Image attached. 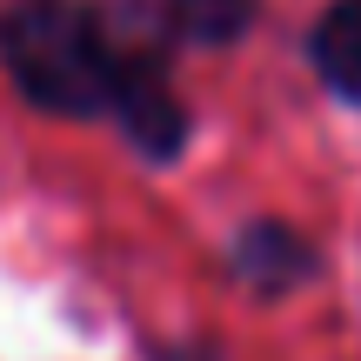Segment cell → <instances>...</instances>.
<instances>
[{
	"label": "cell",
	"mask_w": 361,
	"mask_h": 361,
	"mask_svg": "<svg viewBox=\"0 0 361 361\" xmlns=\"http://www.w3.org/2000/svg\"><path fill=\"white\" fill-rule=\"evenodd\" d=\"M247 20H255V0H161V27L174 40H194V47L241 40Z\"/></svg>",
	"instance_id": "4"
},
{
	"label": "cell",
	"mask_w": 361,
	"mask_h": 361,
	"mask_svg": "<svg viewBox=\"0 0 361 361\" xmlns=\"http://www.w3.org/2000/svg\"><path fill=\"white\" fill-rule=\"evenodd\" d=\"M314 67L341 101H361V0H335L314 27Z\"/></svg>",
	"instance_id": "3"
},
{
	"label": "cell",
	"mask_w": 361,
	"mask_h": 361,
	"mask_svg": "<svg viewBox=\"0 0 361 361\" xmlns=\"http://www.w3.org/2000/svg\"><path fill=\"white\" fill-rule=\"evenodd\" d=\"M234 274H241L247 288H261V295H281V288L308 281L314 274V247L301 241L295 228H247L241 241H234Z\"/></svg>",
	"instance_id": "2"
},
{
	"label": "cell",
	"mask_w": 361,
	"mask_h": 361,
	"mask_svg": "<svg viewBox=\"0 0 361 361\" xmlns=\"http://www.w3.org/2000/svg\"><path fill=\"white\" fill-rule=\"evenodd\" d=\"M128 34L80 0H13L0 13V61L13 87L47 114H107Z\"/></svg>",
	"instance_id": "1"
}]
</instances>
